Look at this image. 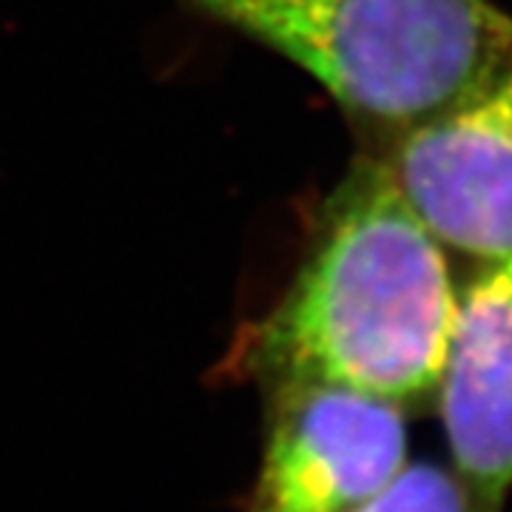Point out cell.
Masks as SVG:
<instances>
[{
    "label": "cell",
    "instance_id": "obj_1",
    "mask_svg": "<svg viewBox=\"0 0 512 512\" xmlns=\"http://www.w3.org/2000/svg\"><path fill=\"white\" fill-rule=\"evenodd\" d=\"M447 254L382 163L362 165L276 311L254 330L256 373L404 404L430 396L453 333Z\"/></svg>",
    "mask_w": 512,
    "mask_h": 512
},
{
    "label": "cell",
    "instance_id": "obj_2",
    "mask_svg": "<svg viewBox=\"0 0 512 512\" xmlns=\"http://www.w3.org/2000/svg\"><path fill=\"white\" fill-rule=\"evenodd\" d=\"M288 57L336 103L393 134L512 66V15L493 0H188Z\"/></svg>",
    "mask_w": 512,
    "mask_h": 512
},
{
    "label": "cell",
    "instance_id": "obj_3",
    "mask_svg": "<svg viewBox=\"0 0 512 512\" xmlns=\"http://www.w3.org/2000/svg\"><path fill=\"white\" fill-rule=\"evenodd\" d=\"M382 165L444 251L481 265L512 259V66L464 103L393 134Z\"/></svg>",
    "mask_w": 512,
    "mask_h": 512
},
{
    "label": "cell",
    "instance_id": "obj_4",
    "mask_svg": "<svg viewBox=\"0 0 512 512\" xmlns=\"http://www.w3.org/2000/svg\"><path fill=\"white\" fill-rule=\"evenodd\" d=\"M242 512H350L404 470L399 404L333 384H282Z\"/></svg>",
    "mask_w": 512,
    "mask_h": 512
},
{
    "label": "cell",
    "instance_id": "obj_5",
    "mask_svg": "<svg viewBox=\"0 0 512 512\" xmlns=\"http://www.w3.org/2000/svg\"><path fill=\"white\" fill-rule=\"evenodd\" d=\"M436 390L458 476L484 504H501L512 490V259L458 291Z\"/></svg>",
    "mask_w": 512,
    "mask_h": 512
},
{
    "label": "cell",
    "instance_id": "obj_6",
    "mask_svg": "<svg viewBox=\"0 0 512 512\" xmlns=\"http://www.w3.org/2000/svg\"><path fill=\"white\" fill-rule=\"evenodd\" d=\"M350 512H467V495L456 478L433 464H404L384 490Z\"/></svg>",
    "mask_w": 512,
    "mask_h": 512
}]
</instances>
